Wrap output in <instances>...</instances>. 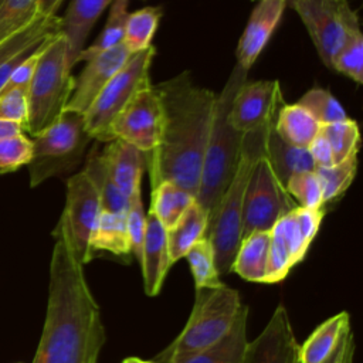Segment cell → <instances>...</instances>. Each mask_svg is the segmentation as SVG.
Here are the masks:
<instances>
[{"label":"cell","mask_w":363,"mask_h":363,"mask_svg":"<svg viewBox=\"0 0 363 363\" xmlns=\"http://www.w3.org/2000/svg\"><path fill=\"white\" fill-rule=\"evenodd\" d=\"M52 235L47 313L33 363H96L105 343L99 305L65 231L57 224Z\"/></svg>","instance_id":"obj_1"},{"label":"cell","mask_w":363,"mask_h":363,"mask_svg":"<svg viewBox=\"0 0 363 363\" xmlns=\"http://www.w3.org/2000/svg\"><path fill=\"white\" fill-rule=\"evenodd\" d=\"M153 86L162 105V130L147 156L150 184L172 182L196 199L217 94L196 85L187 71Z\"/></svg>","instance_id":"obj_2"},{"label":"cell","mask_w":363,"mask_h":363,"mask_svg":"<svg viewBox=\"0 0 363 363\" xmlns=\"http://www.w3.org/2000/svg\"><path fill=\"white\" fill-rule=\"evenodd\" d=\"M247 79L248 71L237 62L221 92L217 94L211 129L201 164L200 184L196 194V201L208 214V220L230 184L240 160L242 135L233 126L230 111L238 88Z\"/></svg>","instance_id":"obj_3"},{"label":"cell","mask_w":363,"mask_h":363,"mask_svg":"<svg viewBox=\"0 0 363 363\" xmlns=\"http://www.w3.org/2000/svg\"><path fill=\"white\" fill-rule=\"evenodd\" d=\"M274 121L242 135L235 173L208 220L204 237L208 238L213 247L214 261L220 275L230 274L233 269L242 240V203L245 189L257 160L265 155L267 136Z\"/></svg>","instance_id":"obj_4"},{"label":"cell","mask_w":363,"mask_h":363,"mask_svg":"<svg viewBox=\"0 0 363 363\" xmlns=\"http://www.w3.org/2000/svg\"><path fill=\"white\" fill-rule=\"evenodd\" d=\"M241 299L238 291L224 285L196 288L189 320L180 335L160 353L156 363H186L221 340L231 329Z\"/></svg>","instance_id":"obj_5"},{"label":"cell","mask_w":363,"mask_h":363,"mask_svg":"<svg viewBox=\"0 0 363 363\" xmlns=\"http://www.w3.org/2000/svg\"><path fill=\"white\" fill-rule=\"evenodd\" d=\"M74 86L75 78L68 64V44L58 31L47 40L28 84L26 130L33 138L61 116Z\"/></svg>","instance_id":"obj_6"},{"label":"cell","mask_w":363,"mask_h":363,"mask_svg":"<svg viewBox=\"0 0 363 363\" xmlns=\"http://www.w3.org/2000/svg\"><path fill=\"white\" fill-rule=\"evenodd\" d=\"M92 140L81 112L65 109L61 116L31 140L28 166L30 186L35 187L50 177L75 169Z\"/></svg>","instance_id":"obj_7"},{"label":"cell","mask_w":363,"mask_h":363,"mask_svg":"<svg viewBox=\"0 0 363 363\" xmlns=\"http://www.w3.org/2000/svg\"><path fill=\"white\" fill-rule=\"evenodd\" d=\"M156 54L153 45L132 54L125 65L111 78L84 113L86 130L95 142H111L109 128L116 115L135 94L150 84V65Z\"/></svg>","instance_id":"obj_8"},{"label":"cell","mask_w":363,"mask_h":363,"mask_svg":"<svg viewBox=\"0 0 363 363\" xmlns=\"http://www.w3.org/2000/svg\"><path fill=\"white\" fill-rule=\"evenodd\" d=\"M298 204L261 156L248 180L242 203V238L255 231H271L277 221Z\"/></svg>","instance_id":"obj_9"},{"label":"cell","mask_w":363,"mask_h":363,"mask_svg":"<svg viewBox=\"0 0 363 363\" xmlns=\"http://www.w3.org/2000/svg\"><path fill=\"white\" fill-rule=\"evenodd\" d=\"M102 211L99 193L81 170L67 180V200L57 223L69 238L79 261L85 265L92 258L91 238Z\"/></svg>","instance_id":"obj_10"},{"label":"cell","mask_w":363,"mask_h":363,"mask_svg":"<svg viewBox=\"0 0 363 363\" xmlns=\"http://www.w3.org/2000/svg\"><path fill=\"white\" fill-rule=\"evenodd\" d=\"M160 130L162 105L152 82L135 94L128 105L116 115L109 128L112 140L121 139L128 142L147 156L156 149Z\"/></svg>","instance_id":"obj_11"},{"label":"cell","mask_w":363,"mask_h":363,"mask_svg":"<svg viewBox=\"0 0 363 363\" xmlns=\"http://www.w3.org/2000/svg\"><path fill=\"white\" fill-rule=\"evenodd\" d=\"M299 14L322 62L332 68V60L343 43L347 0H291Z\"/></svg>","instance_id":"obj_12"},{"label":"cell","mask_w":363,"mask_h":363,"mask_svg":"<svg viewBox=\"0 0 363 363\" xmlns=\"http://www.w3.org/2000/svg\"><path fill=\"white\" fill-rule=\"evenodd\" d=\"M282 104L281 85L277 79H247L233 99L231 123L241 135L248 133L274 121Z\"/></svg>","instance_id":"obj_13"},{"label":"cell","mask_w":363,"mask_h":363,"mask_svg":"<svg viewBox=\"0 0 363 363\" xmlns=\"http://www.w3.org/2000/svg\"><path fill=\"white\" fill-rule=\"evenodd\" d=\"M299 346L286 308L279 305L262 332L247 342L241 363H301Z\"/></svg>","instance_id":"obj_14"},{"label":"cell","mask_w":363,"mask_h":363,"mask_svg":"<svg viewBox=\"0 0 363 363\" xmlns=\"http://www.w3.org/2000/svg\"><path fill=\"white\" fill-rule=\"evenodd\" d=\"M130 55L129 50L123 44H119L86 60L81 74L75 78L74 92L68 101L67 109L85 113L98 94L125 65Z\"/></svg>","instance_id":"obj_15"},{"label":"cell","mask_w":363,"mask_h":363,"mask_svg":"<svg viewBox=\"0 0 363 363\" xmlns=\"http://www.w3.org/2000/svg\"><path fill=\"white\" fill-rule=\"evenodd\" d=\"M354 343L347 312H339L320 323L299 346L301 363H340Z\"/></svg>","instance_id":"obj_16"},{"label":"cell","mask_w":363,"mask_h":363,"mask_svg":"<svg viewBox=\"0 0 363 363\" xmlns=\"http://www.w3.org/2000/svg\"><path fill=\"white\" fill-rule=\"evenodd\" d=\"M250 14L245 30L237 45V62L247 71L267 45L281 16L285 10V0H258Z\"/></svg>","instance_id":"obj_17"},{"label":"cell","mask_w":363,"mask_h":363,"mask_svg":"<svg viewBox=\"0 0 363 363\" xmlns=\"http://www.w3.org/2000/svg\"><path fill=\"white\" fill-rule=\"evenodd\" d=\"M111 179L115 182L122 194L130 199L140 190L143 173L147 167V155L133 145L121 139L106 142L101 150Z\"/></svg>","instance_id":"obj_18"},{"label":"cell","mask_w":363,"mask_h":363,"mask_svg":"<svg viewBox=\"0 0 363 363\" xmlns=\"http://www.w3.org/2000/svg\"><path fill=\"white\" fill-rule=\"evenodd\" d=\"M170 265L166 228L152 211H147L140 259L143 285L147 296H156L160 292Z\"/></svg>","instance_id":"obj_19"},{"label":"cell","mask_w":363,"mask_h":363,"mask_svg":"<svg viewBox=\"0 0 363 363\" xmlns=\"http://www.w3.org/2000/svg\"><path fill=\"white\" fill-rule=\"evenodd\" d=\"M323 216V207L303 208L298 206L281 217L272 227L271 231L282 240L294 265L303 259L311 242L319 231Z\"/></svg>","instance_id":"obj_20"},{"label":"cell","mask_w":363,"mask_h":363,"mask_svg":"<svg viewBox=\"0 0 363 363\" xmlns=\"http://www.w3.org/2000/svg\"><path fill=\"white\" fill-rule=\"evenodd\" d=\"M113 0H71L61 17L60 31L68 44V64L72 68L77 64V58L84 50L85 41L102 14V11L111 6Z\"/></svg>","instance_id":"obj_21"},{"label":"cell","mask_w":363,"mask_h":363,"mask_svg":"<svg viewBox=\"0 0 363 363\" xmlns=\"http://www.w3.org/2000/svg\"><path fill=\"white\" fill-rule=\"evenodd\" d=\"M208 224V214L204 208L194 200L187 210L180 216V218L166 230L167 248L170 262L174 264L177 259L184 257L187 251L206 235Z\"/></svg>","instance_id":"obj_22"},{"label":"cell","mask_w":363,"mask_h":363,"mask_svg":"<svg viewBox=\"0 0 363 363\" xmlns=\"http://www.w3.org/2000/svg\"><path fill=\"white\" fill-rule=\"evenodd\" d=\"M319 129V122L298 104H282L274 121L277 135L296 147L308 149Z\"/></svg>","instance_id":"obj_23"},{"label":"cell","mask_w":363,"mask_h":363,"mask_svg":"<svg viewBox=\"0 0 363 363\" xmlns=\"http://www.w3.org/2000/svg\"><path fill=\"white\" fill-rule=\"evenodd\" d=\"M265 157L284 186L294 173L316 169L308 149L296 147L284 142L274 130V125L267 136Z\"/></svg>","instance_id":"obj_24"},{"label":"cell","mask_w":363,"mask_h":363,"mask_svg":"<svg viewBox=\"0 0 363 363\" xmlns=\"http://www.w3.org/2000/svg\"><path fill=\"white\" fill-rule=\"evenodd\" d=\"M271 231H255L241 240L231 272L251 282H262L267 274Z\"/></svg>","instance_id":"obj_25"},{"label":"cell","mask_w":363,"mask_h":363,"mask_svg":"<svg viewBox=\"0 0 363 363\" xmlns=\"http://www.w3.org/2000/svg\"><path fill=\"white\" fill-rule=\"evenodd\" d=\"M250 309L241 305L238 315L227 335L216 345L186 363H241L247 346V320Z\"/></svg>","instance_id":"obj_26"},{"label":"cell","mask_w":363,"mask_h":363,"mask_svg":"<svg viewBox=\"0 0 363 363\" xmlns=\"http://www.w3.org/2000/svg\"><path fill=\"white\" fill-rule=\"evenodd\" d=\"M332 69L363 84V34L354 10H349L345 23V38L332 60Z\"/></svg>","instance_id":"obj_27"},{"label":"cell","mask_w":363,"mask_h":363,"mask_svg":"<svg viewBox=\"0 0 363 363\" xmlns=\"http://www.w3.org/2000/svg\"><path fill=\"white\" fill-rule=\"evenodd\" d=\"M82 172L95 184V187L99 193L102 211L119 213V214L128 213L129 199L122 194V191L118 189L115 182L111 179L108 169L105 166V162L101 156V150H98L96 143L92 147L91 153L88 155Z\"/></svg>","instance_id":"obj_28"},{"label":"cell","mask_w":363,"mask_h":363,"mask_svg":"<svg viewBox=\"0 0 363 363\" xmlns=\"http://www.w3.org/2000/svg\"><path fill=\"white\" fill-rule=\"evenodd\" d=\"M91 251H109L115 255L130 254L126 213L101 211L91 238Z\"/></svg>","instance_id":"obj_29"},{"label":"cell","mask_w":363,"mask_h":363,"mask_svg":"<svg viewBox=\"0 0 363 363\" xmlns=\"http://www.w3.org/2000/svg\"><path fill=\"white\" fill-rule=\"evenodd\" d=\"M194 196L172 182H162L152 187L150 208L157 220L169 230L194 201Z\"/></svg>","instance_id":"obj_30"},{"label":"cell","mask_w":363,"mask_h":363,"mask_svg":"<svg viewBox=\"0 0 363 363\" xmlns=\"http://www.w3.org/2000/svg\"><path fill=\"white\" fill-rule=\"evenodd\" d=\"M61 28V17L54 16H38L28 27L17 33L3 44H0V64L4 61L26 52L37 47L45 37L52 33H58Z\"/></svg>","instance_id":"obj_31"},{"label":"cell","mask_w":363,"mask_h":363,"mask_svg":"<svg viewBox=\"0 0 363 363\" xmlns=\"http://www.w3.org/2000/svg\"><path fill=\"white\" fill-rule=\"evenodd\" d=\"M128 17H129L128 0H113L111 3L109 16L104 30L99 33V35L95 38V41L89 47L81 51V54L77 58V62L86 61L94 55H98L106 50H111L122 44Z\"/></svg>","instance_id":"obj_32"},{"label":"cell","mask_w":363,"mask_h":363,"mask_svg":"<svg viewBox=\"0 0 363 363\" xmlns=\"http://www.w3.org/2000/svg\"><path fill=\"white\" fill-rule=\"evenodd\" d=\"M160 17V7H143L135 13H129L122 44L130 54H136L152 45Z\"/></svg>","instance_id":"obj_33"},{"label":"cell","mask_w":363,"mask_h":363,"mask_svg":"<svg viewBox=\"0 0 363 363\" xmlns=\"http://www.w3.org/2000/svg\"><path fill=\"white\" fill-rule=\"evenodd\" d=\"M357 152L359 150H354L340 163L315 169L322 184L323 204L339 199L354 180L357 172Z\"/></svg>","instance_id":"obj_34"},{"label":"cell","mask_w":363,"mask_h":363,"mask_svg":"<svg viewBox=\"0 0 363 363\" xmlns=\"http://www.w3.org/2000/svg\"><path fill=\"white\" fill-rule=\"evenodd\" d=\"M40 0L0 1V44L28 27L38 14Z\"/></svg>","instance_id":"obj_35"},{"label":"cell","mask_w":363,"mask_h":363,"mask_svg":"<svg viewBox=\"0 0 363 363\" xmlns=\"http://www.w3.org/2000/svg\"><path fill=\"white\" fill-rule=\"evenodd\" d=\"M296 104L305 108L319 122V125H329L347 119L342 104L325 88L315 86L306 91Z\"/></svg>","instance_id":"obj_36"},{"label":"cell","mask_w":363,"mask_h":363,"mask_svg":"<svg viewBox=\"0 0 363 363\" xmlns=\"http://www.w3.org/2000/svg\"><path fill=\"white\" fill-rule=\"evenodd\" d=\"M184 257L190 265L196 288H210L221 284L208 238H200Z\"/></svg>","instance_id":"obj_37"},{"label":"cell","mask_w":363,"mask_h":363,"mask_svg":"<svg viewBox=\"0 0 363 363\" xmlns=\"http://www.w3.org/2000/svg\"><path fill=\"white\" fill-rule=\"evenodd\" d=\"M320 132L330 145L335 164L340 163L360 147L359 126L357 122L350 118L329 125H320Z\"/></svg>","instance_id":"obj_38"},{"label":"cell","mask_w":363,"mask_h":363,"mask_svg":"<svg viewBox=\"0 0 363 363\" xmlns=\"http://www.w3.org/2000/svg\"><path fill=\"white\" fill-rule=\"evenodd\" d=\"M285 189L299 207H303V208L323 207L322 184L315 170L294 173L286 180Z\"/></svg>","instance_id":"obj_39"},{"label":"cell","mask_w":363,"mask_h":363,"mask_svg":"<svg viewBox=\"0 0 363 363\" xmlns=\"http://www.w3.org/2000/svg\"><path fill=\"white\" fill-rule=\"evenodd\" d=\"M33 143L24 133L0 139V174L16 172L27 166L31 159Z\"/></svg>","instance_id":"obj_40"},{"label":"cell","mask_w":363,"mask_h":363,"mask_svg":"<svg viewBox=\"0 0 363 363\" xmlns=\"http://www.w3.org/2000/svg\"><path fill=\"white\" fill-rule=\"evenodd\" d=\"M126 221H128V234H129V242H130V252L135 255L136 261L140 264L142 247H143L145 230H146V213H145V208H143L140 190L136 191L129 199Z\"/></svg>","instance_id":"obj_41"},{"label":"cell","mask_w":363,"mask_h":363,"mask_svg":"<svg viewBox=\"0 0 363 363\" xmlns=\"http://www.w3.org/2000/svg\"><path fill=\"white\" fill-rule=\"evenodd\" d=\"M27 91L28 85L3 89L0 92V119L23 125L27 122Z\"/></svg>","instance_id":"obj_42"},{"label":"cell","mask_w":363,"mask_h":363,"mask_svg":"<svg viewBox=\"0 0 363 363\" xmlns=\"http://www.w3.org/2000/svg\"><path fill=\"white\" fill-rule=\"evenodd\" d=\"M308 152L316 167H329L335 164L330 145L325 138V135L320 132V129L318 135L313 138V140L309 143Z\"/></svg>","instance_id":"obj_43"},{"label":"cell","mask_w":363,"mask_h":363,"mask_svg":"<svg viewBox=\"0 0 363 363\" xmlns=\"http://www.w3.org/2000/svg\"><path fill=\"white\" fill-rule=\"evenodd\" d=\"M23 132H24L23 125L0 119V139L10 138V136H14V135H20Z\"/></svg>","instance_id":"obj_44"},{"label":"cell","mask_w":363,"mask_h":363,"mask_svg":"<svg viewBox=\"0 0 363 363\" xmlns=\"http://www.w3.org/2000/svg\"><path fill=\"white\" fill-rule=\"evenodd\" d=\"M64 0H40L38 14L40 16H54Z\"/></svg>","instance_id":"obj_45"},{"label":"cell","mask_w":363,"mask_h":363,"mask_svg":"<svg viewBox=\"0 0 363 363\" xmlns=\"http://www.w3.org/2000/svg\"><path fill=\"white\" fill-rule=\"evenodd\" d=\"M353 357H354V343L347 349V352L340 363H353Z\"/></svg>","instance_id":"obj_46"},{"label":"cell","mask_w":363,"mask_h":363,"mask_svg":"<svg viewBox=\"0 0 363 363\" xmlns=\"http://www.w3.org/2000/svg\"><path fill=\"white\" fill-rule=\"evenodd\" d=\"M122 363H156L153 360H142L139 357H126Z\"/></svg>","instance_id":"obj_47"},{"label":"cell","mask_w":363,"mask_h":363,"mask_svg":"<svg viewBox=\"0 0 363 363\" xmlns=\"http://www.w3.org/2000/svg\"><path fill=\"white\" fill-rule=\"evenodd\" d=\"M285 1H286V0H285Z\"/></svg>","instance_id":"obj_48"},{"label":"cell","mask_w":363,"mask_h":363,"mask_svg":"<svg viewBox=\"0 0 363 363\" xmlns=\"http://www.w3.org/2000/svg\"><path fill=\"white\" fill-rule=\"evenodd\" d=\"M0 1H1V0H0Z\"/></svg>","instance_id":"obj_49"}]
</instances>
